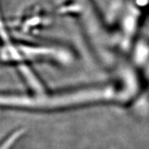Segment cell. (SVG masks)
I'll return each instance as SVG.
<instances>
[{
  "label": "cell",
  "mask_w": 149,
  "mask_h": 149,
  "mask_svg": "<svg viewBox=\"0 0 149 149\" xmlns=\"http://www.w3.org/2000/svg\"><path fill=\"white\" fill-rule=\"evenodd\" d=\"M23 132L24 130L22 129H20L17 130V131H16L15 133L13 134L12 136H10V137L7 139L6 141H5V142L3 143L2 146L0 147V149H8L9 147L13 144V143L17 139V137H19V136L23 133Z\"/></svg>",
  "instance_id": "obj_1"
}]
</instances>
